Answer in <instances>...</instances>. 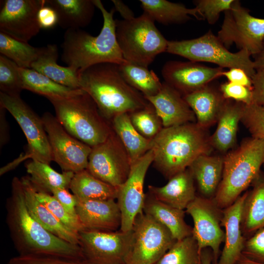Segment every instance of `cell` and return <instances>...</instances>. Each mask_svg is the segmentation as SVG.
Here are the masks:
<instances>
[{"label": "cell", "mask_w": 264, "mask_h": 264, "mask_svg": "<svg viewBox=\"0 0 264 264\" xmlns=\"http://www.w3.org/2000/svg\"><path fill=\"white\" fill-rule=\"evenodd\" d=\"M6 222L14 247L21 256H51L84 260L78 244L46 230L30 214L21 179L14 177L6 202Z\"/></svg>", "instance_id": "obj_1"}, {"label": "cell", "mask_w": 264, "mask_h": 264, "mask_svg": "<svg viewBox=\"0 0 264 264\" xmlns=\"http://www.w3.org/2000/svg\"><path fill=\"white\" fill-rule=\"evenodd\" d=\"M79 80L80 88L91 97L101 115L110 122L118 114L130 113L151 105L126 81L117 64L92 66L79 73Z\"/></svg>", "instance_id": "obj_2"}, {"label": "cell", "mask_w": 264, "mask_h": 264, "mask_svg": "<svg viewBox=\"0 0 264 264\" xmlns=\"http://www.w3.org/2000/svg\"><path fill=\"white\" fill-rule=\"evenodd\" d=\"M93 1L103 18L99 34L94 36L82 29H67L61 44L62 62L79 73L98 64L120 65L127 62L123 58L116 36L114 8L108 11L100 0Z\"/></svg>", "instance_id": "obj_3"}, {"label": "cell", "mask_w": 264, "mask_h": 264, "mask_svg": "<svg viewBox=\"0 0 264 264\" xmlns=\"http://www.w3.org/2000/svg\"><path fill=\"white\" fill-rule=\"evenodd\" d=\"M151 149L154 167L168 179L213 150L207 129L197 122L163 128L151 139Z\"/></svg>", "instance_id": "obj_4"}, {"label": "cell", "mask_w": 264, "mask_h": 264, "mask_svg": "<svg viewBox=\"0 0 264 264\" xmlns=\"http://www.w3.org/2000/svg\"><path fill=\"white\" fill-rule=\"evenodd\" d=\"M264 162V141L250 137L223 155L222 178L213 198L220 208L232 204L252 183Z\"/></svg>", "instance_id": "obj_5"}, {"label": "cell", "mask_w": 264, "mask_h": 264, "mask_svg": "<svg viewBox=\"0 0 264 264\" xmlns=\"http://www.w3.org/2000/svg\"><path fill=\"white\" fill-rule=\"evenodd\" d=\"M46 98L67 132L91 148L105 141L113 130L111 122L101 115L93 100L84 91L68 97Z\"/></svg>", "instance_id": "obj_6"}, {"label": "cell", "mask_w": 264, "mask_h": 264, "mask_svg": "<svg viewBox=\"0 0 264 264\" xmlns=\"http://www.w3.org/2000/svg\"><path fill=\"white\" fill-rule=\"evenodd\" d=\"M115 21L117 42L127 62L148 67L157 55L166 52L168 40L145 13L130 20Z\"/></svg>", "instance_id": "obj_7"}, {"label": "cell", "mask_w": 264, "mask_h": 264, "mask_svg": "<svg viewBox=\"0 0 264 264\" xmlns=\"http://www.w3.org/2000/svg\"><path fill=\"white\" fill-rule=\"evenodd\" d=\"M166 52L195 62H208L223 68H240L251 77L256 72L251 55L244 49L230 52L211 30L191 40L168 41Z\"/></svg>", "instance_id": "obj_8"}, {"label": "cell", "mask_w": 264, "mask_h": 264, "mask_svg": "<svg viewBox=\"0 0 264 264\" xmlns=\"http://www.w3.org/2000/svg\"><path fill=\"white\" fill-rule=\"evenodd\" d=\"M132 230L125 264H154L176 241L165 226L144 212L136 216Z\"/></svg>", "instance_id": "obj_9"}, {"label": "cell", "mask_w": 264, "mask_h": 264, "mask_svg": "<svg viewBox=\"0 0 264 264\" xmlns=\"http://www.w3.org/2000/svg\"><path fill=\"white\" fill-rule=\"evenodd\" d=\"M218 38L228 49L234 44L252 56L261 50L264 41V19L254 17L249 10L234 0L231 8L225 11Z\"/></svg>", "instance_id": "obj_10"}, {"label": "cell", "mask_w": 264, "mask_h": 264, "mask_svg": "<svg viewBox=\"0 0 264 264\" xmlns=\"http://www.w3.org/2000/svg\"><path fill=\"white\" fill-rule=\"evenodd\" d=\"M132 230L79 232L84 259L88 264H125L132 240Z\"/></svg>", "instance_id": "obj_11"}, {"label": "cell", "mask_w": 264, "mask_h": 264, "mask_svg": "<svg viewBox=\"0 0 264 264\" xmlns=\"http://www.w3.org/2000/svg\"><path fill=\"white\" fill-rule=\"evenodd\" d=\"M0 105L11 113L23 132L28 143V157L49 164L53 157L42 117L20 95L0 92Z\"/></svg>", "instance_id": "obj_12"}, {"label": "cell", "mask_w": 264, "mask_h": 264, "mask_svg": "<svg viewBox=\"0 0 264 264\" xmlns=\"http://www.w3.org/2000/svg\"><path fill=\"white\" fill-rule=\"evenodd\" d=\"M132 163L113 130L108 138L92 148L87 170L93 176L119 188L127 179Z\"/></svg>", "instance_id": "obj_13"}, {"label": "cell", "mask_w": 264, "mask_h": 264, "mask_svg": "<svg viewBox=\"0 0 264 264\" xmlns=\"http://www.w3.org/2000/svg\"><path fill=\"white\" fill-rule=\"evenodd\" d=\"M185 211L192 218V236L197 242L199 252L204 248H210L213 253V264H217L220 254V245L225 239L221 224L222 209L213 199L197 196Z\"/></svg>", "instance_id": "obj_14"}, {"label": "cell", "mask_w": 264, "mask_h": 264, "mask_svg": "<svg viewBox=\"0 0 264 264\" xmlns=\"http://www.w3.org/2000/svg\"><path fill=\"white\" fill-rule=\"evenodd\" d=\"M50 145L53 161L63 172L74 173L87 168L92 148L71 135L49 112L41 117Z\"/></svg>", "instance_id": "obj_15"}, {"label": "cell", "mask_w": 264, "mask_h": 264, "mask_svg": "<svg viewBox=\"0 0 264 264\" xmlns=\"http://www.w3.org/2000/svg\"><path fill=\"white\" fill-rule=\"evenodd\" d=\"M153 160L154 153L151 149L132 164L127 179L118 188L116 199L121 214L120 230L122 231L131 230L136 216L143 213L144 180Z\"/></svg>", "instance_id": "obj_16"}, {"label": "cell", "mask_w": 264, "mask_h": 264, "mask_svg": "<svg viewBox=\"0 0 264 264\" xmlns=\"http://www.w3.org/2000/svg\"><path fill=\"white\" fill-rule=\"evenodd\" d=\"M45 0H5L0 10V32L28 43L41 29L38 21Z\"/></svg>", "instance_id": "obj_17"}, {"label": "cell", "mask_w": 264, "mask_h": 264, "mask_svg": "<svg viewBox=\"0 0 264 264\" xmlns=\"http://www.w3.org/2000/svg\"><path fill=\"white\" fill-rule=\"evenodd\" d=\"M224 70L198 62L179 61L166 62L161 69L164 82L183 96L196 91L222 76Z\"/></svg>", "instance_id": "obj_18"}, {"label": "cell", "mask_w": 264, "mask_h": 264, "mask_svg": "<svg viewBox=\"0 0 264 264\" xmlns=\"http://www.w3.org/2000/svg\"><path fill=\"white\" fill-rule=\"evenodd\" d=\"M76 211L84 230L114 231L120 228L121 214L115 199L77 198Z\"/></svg>", "instance_id": "obj_19"}, {"label": "cell", "mask_w": 264, "mask_h": 264, "mask_svg": "<svg viewBox=\"0 0 264 264\" xmlns=\"http://www.w3.org/2000/svg\"><path fill=\"white\" fill-rule=\"evenodd\" d=\"M145 98L154 107L163 128L196 122V116L183 96L165 82L156 94Z\"/></svg>", "instance_id": "obj_20"}, {"label": "cell", "mask_w": 264, "mask_h": 264, "mask_svg": "<svg viewBox=\"0 0 264 264\" xmlns=\"http://www.w3.org/2000/svg\"><path fill=\"white\" fill-rule=\"evenodd\" d=\"M247 191L222 209L221 224L224 229V246L217 264H236L242 255L246 238L241 228V214Z\"/></svg>", "instance_id": "obj_21"}, {"label": "cell", "mask_w": 264, "mask_h": 264, "mask_svg": "<svg viewBox=\"0 0 264 264\" xmlns=\"http://www.w3.org/2000/svg\"><path fill=\"white\" fill-rule=\"evenodd\" d=\"M149 193L156 199L185 210L196 197L195 181L190 171L180 172L169 179L164 186H148Z\"/></svg>", "instance_id": "obj_22"}, {"label": "cell", "mask_w": 264, "mask_h": 264, "mask_svg": "<svg viewBox=\"0 0 264 264\" xmlns=\"http://www.w3.org/2000/svg\"><path fill=\"white\" fill-rule=\"evenodd\" d=\"M212 83L183 96L196 116L197 123L206 129L217 123L226 101L220 88Z\"/></svg>", "instance_id": "obj_23"}, {"label": "cell", "mask_w": 264, "mask_h": 264, "mask_svg": "<svg viewBox=\"0 0 264 264\" xmlns=\"http://www.w3.org/2000/svg\"><path fill=\"white\" fill-rule=\"evenodd\" d=\"M20 179L26 206L31 215L50 233L68 242L79 245V233L64 225L37 199L35 190L27 176Z\"/></svg>", "instance_id": "obj_24"}, {"label": "cell", "mask_w": 264, "mask_h": 264, "mask_svg": "<svg viewBox=\"0 0 264 264\" xmlns=\"http://www.w3.org/2000/svg\"><path fill=\"white\" fill-rule=\"evenodd\" d=\"M244 104L226 99L218 119L217 128L210 141L213 149L226 154L234 148Z\"/></svg>", "instance_id": "obj_25"}, {"label": "cell", "mask_w": 264, "mask_h": 264, "mask_svg": "<svg viewBox=\"0 0 264 264\" xmlns=\"http://www.w3.org/2000/svg\"><path fill=\"white\" fill-rule=\"evenodd\" d=\"M242 208L241 228L246 239L264 227V172L261 170L251 184Z\"/></svg>", "instance_id": "obj_26"}, {"label": "cell", "mask_w": 264, "mask_h": 264, "mask_svg": "<svg viewBox=\"0 0 264 264\" xmlns=\"http://www.w3.org/2000/svg\"><path fill=\"white\" fill-rule=\"evenodd\" d=\"M223 167V155L202 154L190 165L199 196L213 199L220 183Z\"/></svg>", "instance_id": "obj_27"}, {"label": "cell", "mask_w": 264, "mask_h": 264, "mask_svg": "<svg viewBox=\"0 0 264 264\" xmlns=\"http://www.w3.org/2000/svg\"><path fill=\"white\" fill-rule=\"evenodd\" d=\"M143 212L165 226L176 241L192 235L193 228L184 220L185 211L173 207L146 194Z\"/></svg>", "instance_id": "obj_28"}, {"label": "cell", "mask_w": 264, "mask_h": 264, "mask_svg": "<svg viewBox=\"0 0 264 264\" xmlns=\"http://www.w3.org/2000/svg\"><path fill=\"white\" fill-rule=\"evenodd\" d=\"M58 57L56 44H49L42 47L41 54L32 63L31 68L62 85L72 88H81L79 72L69 66L59 65Z\"/></svg>", "instance_id": "obj_29"}, {"label": "cell", "mask_w": 264, "mask_h": 264, "mask_svg": "<svg viewBox=\"0 0 264 264\" xmlns=\"http://www.w3.org/2000/svg\"><path fill=\"white\" fill-rule=\"evenodd\" d=\"M53 8L62 28L81 29L91 22L96 7L93 0H45Z\"/></svg>", "instance_id": "obj_30"}, {"label": "cell", "mask_w": 264, "mask_h": 264, "mask_svg": "<svg viewBox=\"0 0 264 264\" xmlns=\"http://www.w3.org/2000/svg\"><path fill=\"white\" fill-rule=\"evenodd\" d=\"M28 178L36 192L51 194L58 188L69 189L74 175L72 172L60 173L51 167L49 164L32 160L25 165Z\"/></svg>", "instance_id": "obj_31"}, {"label": "cell", "mask_w": 264, "mask_h": 264, "mask_svg": "<svg viewBox=\"0 0 264 264\" xmlns=\"http://www.w3.org/2000/svg\"><path fill=\"white\" fill-rule=\"evenodd\" d=\"M143 12L154 21L164 25L180 24L187 22L193 16L200 19L198 10L187 8L179 3L166 0H140Z\"/></svg>", "instance_id": "obj_32"}, {"label": "cell", "mask_w": 264, "mask_h": 264, "mask_svg": "<svg viewBox=\"0 0 264 264\" xmlns=\"http://www.w3.org/2000/svg\"><path fill=\"white\" fill-rule=\"evenodd\" d=\"M110 122L112 130L129 155L132 165L151 150V140L137 131L131 122L129 113L118 114Z\"/></svg>", "instance_id": "obj_33"}, {"label": "cell", "mask_w": 264, "mask_h": 264, "mask_svg": "<svg viewBox=\"0 0 264 264\" xmlns=\"http://www.w3.org/2000/svg\"><path fill=\"white\" fill-rule=\"evenodd\" d=\"M69 189L81 200L116 199L118 189L96 178L87 169L75 173Z\"/></svg>", "instance_id": "obj_34"}, {"label": "cell", "mask_w": 264, "mask_h": 264, "mask_svg": "<svg viewBox=\"0 0 264 264\" xmlns=\"http://www.w3.org/2000/svg\"><path fill=\"white\" fill-rule=\"evenodd\" d=\"M19 72L23 89L40 94L45 98L68 97L84 91L81 88H72L58 84L32 68L19 67Z\"/></svg>", "instance_id": "obj_35"}, {"label": "cell", "mask_w": 264, "mask_h": 264, "mask_svg": "<svg viewBox=\"0 0 264 264\" xmlns=\"http://www.w3.org/2000/svg\"><path fill=\"white\" fill-rule=\"evenodd\" d=\"M119 67L126 81L145 97L154 96L161 89L162 83L148 67L128 62L119 65Z\"/></svg>", "instance_id": "obj_36"}, {"label": "cell", "mask_w": 264, "mask_h": 264, "mask_svg": "<svg viewBox=\"0 0 264 264\" xmlns=\"http://www.w3.org/2000/svg\"><path fill=\"white\" fill-rule=\"evenodd\" d=\"M42 50L28 43L15 39L0 32V54L14 62L19 67L31 68Z\"/></svg>", "instance_id": "obj_37"}, {"label": "cell", "mask_w": 264, "mask_h": 264, "mask_svg": "<svg viewBox=\"0 0 264 264\" xmlns=\"http://www.w3.org/2000/svg\"><path fill=\"white\" fill-rule=\"evenodd\" d=\"M154 264H201L197 242L191 235L176 241Z\"/></svg>", "instance_id": "obj_38"}, {"label": "cell", "mask_w": 264, "mask_h": 264, "mask_svg": "<svg viewBox=\"0 0 264 264\" xmlns=\"http://www.w3.org/2000/svg\"><path fill=\"white\" fill-rule=\"evenodd\" d=\"M129 114L135 129L147 139L154 138L163 128L160 119L151 104Z\"/></svg>", "instance_id": "obj_39"}, {"label": "cell", "mask_w": 264, "mask_h": 264, "mask_svg": "<svg viewBox=\"0 0 264 264\" xmlns=\"http://www.w3.org/2000/svg\"><path fill=\"white\" fill-rule=\"evenodd\" d=\"M0 90L12 95H20L23 90L19 67L2 55H0Z\"/></svg>", "instance_id": "obj_40"}, {"label": "cell", "mask_w": 264, "mask_h": 264, "mask_svg": "<svg viewBox=\"0 0 264 264\" xmlns=\"http://www.w3.org/2000/svg\"><path fill=\"white\" fill-rule=\"evenodd\" d=\"M37 199L64 225L79 233L84 229L78 218L69 214L52 195L36 192Z\"/></svg>", "instance_id": "obj_41"}, {"label": "cell", "mask_w": 264, "mask_h": 264, "mask_svg": "<svg viewBox=\"0 0 264 264\" xmlns=\"http://www.w3.org/2000/svg\"><path fill=\"white\" fill-rule=\"evenodd\" d=\"M251 137L264 141V106L245 105L241 120Z\"/></svg>", "instance_id": "obj_42"}, {"label": "cell", "mask_w": 264, "mask_h": 264, "mask_svg": "<svg viewBox=\"0 0 264 264\" xmlns=\"http://www.w3.org/2000/svg\"><path fill=\"white\" fill-rule=\"evenodd\" d=\"M234 0H198L194 1L195 8L203 19L210 24H215L220 14L231 8Z\"/></svg>", "instance_id": "obj_43"}, {"label": "cell", "mask_w": 264, "mask_h": 264, "mask_svg": "<svg viewBox=\"0 0 264 264\" xmlns=\"http://www.w3.org/2000/svg\"><path fill=\"white\" fill-rule=\"evenodd\" d=\"M242 254L253 261L264 264V227L245 240Z\"/></svg>", "instance_id": "obj_44"}, {"label": "cell", "mask_w": 264, "mask_h": 264, "mask_svg": "<svg viewBox=\"0 0 264 264\" xmlns=\"http://www.w3.org/2000/svg\"><path fill=\"white\" fill-rule=\"evenodd\" d=\"M7 264H88L85 260L51 256H21L11 258Z\"/></svg>", "instance_id": "obj_45"}, {"label": "cell", "mask_w": 264, "mask_h": 264, "mask_svg": "<svg viewBox=\"0 0 264 264\" xmlns=\"http://www.w3.org/2000/svg\"><path fill=\"white\" fill-rule=\"evenodd\" d=\"M220 89L226 99L234 100L245 105L253 103L252 89L228 81L221 84Z\"/></svg>", "instance_id": "obj_46"}, {"label": "cell", "mask_w": 264, "mask_h": 264, "mask_svg": "<svg viewBox=\"0 0 264 264\" xmlns=\"http://www.w3.org/2000/svg\"><path fill=\"white\" fill-rule=\"evenodd\" d=\"M51 195L59 201L69 214L78 218L76 211L77 198L73 194L69 192L68 189H55L52 191Z\"/></svg>", "instance_id": "obj_47"}, {"label": "cell", "mask_w": 264, "mask_h": 264, "mask_svg": "<svg viewBox=\"0 0 264 264\" xmlns=\"http://www.w3.org/2000/svg\"><path fill=\"white\" fill-rule=\"evenodd\" d=\"M251 80L253 103L264 106V68L256 69Z\"/></svg>", "instance_id": "obj_48"}, {"label": "cell", "mask_w": 264, "mask_h": 264, "mask_svg": "<svg viewBox=\"0 0 264 264\" xmlns=\"http://www.w3.org/2000/svg\"><path fill=\"white\" fill-rule=\"evenodd\" d=\"M37 18L41 29L52 28L58 24V18L56 11L45 3L40 9Z\"/></svg>", "instance_id": "obj_49"}, {"label": "cell", "mask_w": 264, "mask_h": 264, "mask_svg": "<svg viewBox=\"0 0 264 264\" xmlns=\"http://www.w3.org/2000/svg\"><path fill=\"white\" fill-rule=\"evenodd\" d=\"M222 76H224L228 82L241 85L252 89L251 77L244 70L240 68H232L224 71Z\"/></svg>", "instance_id": "obj_50"}, {"label": "cell", "mask_w": 264, "mask_h": 264, "mask_svg": "<svg viewBox=\"0 0 264 264\" xmlns=\"http://www.w3.org/2000/svg\"><path fill=\"white\" fill-rule=\"evenodd\" d=\"M115 11H117L124 20H130L135 18L133 11L122 0H112Z\"/></svg>", "instance_id": "obj_51"}, {"label": "cell", "mask_w": 264, "mask_h": 264, "mask_svg": "<svg viewBox=\"0 0 264 264\" xmlns=\"http://www.w3.org/2000/svg\"><path fill=\"white\" fill-rule=\"evenodd\" d=\"M5 110H6L2 106L0 105V148L2 147L8 140V127L5 117Z\"/></svg>", "instance_id": "obj_52"}, {"label": "cell", "mask_w": 264, "mask_h": 264, "mask_svg": "<svg viewBox=\"0 0 264 264\" xmlns=\"http://www.w3.org/2000/svg\"><path fill=\"white\" fill-rule=\"evenodd\" d=\"M254 65L255 69L264 68V41L260 51L253 56Z\"/></svg>", "instance_id": "obj_53"}, {"label": "cell", "mask_w": 264, "mask_h": 264, "mask_svg": "<svg viewBox=\"0 0 264 264\" xmlns=\"http://www.w3.org/2000/svg\"><path fill=\"white\" fill-rule=\"evenodd\" d=\"M200 260L201 264H213V253L210 248H206L201 250Z\"/></svg>", "instance_id": "obj_54"}, {"label": "cell", "mask_w": 264, "mask_h": 264, "mask_svg": "<svg viewBox=\"0 0 264 264\" xmlns=\"http://www.w3.org/2000/svg\"><path fill=\"white\" fill-rule=\"evenodd\" d=\"M236 264H264L253 261L244 256L242 254L237 261Z\"/></svg>", "instance_id": "obj_55"}, {"label": "cell", "mask_w": 264, "mask_h": 264, "mask_svg": "<svg viewBox=\"0 0 264 264\" xmlns=\"http://www.w3.org/2000/svg\"><path fill=\"white\" fill-rule=\"evenodd\" d=\"M263 167L264 169V163H263Z\"/></svg>", "instance_id": "obj_56"}, {"label": "cell", "mask_w": 264, "mask_h": 264, "mask_svg": "<svg viewBox=\"0 0 264 264\" xmlns=\"http://www.w3.org/2000/svg\"></svg>", "instance_id": "obj_57"}]
</instances>
